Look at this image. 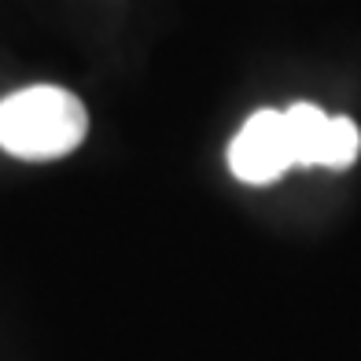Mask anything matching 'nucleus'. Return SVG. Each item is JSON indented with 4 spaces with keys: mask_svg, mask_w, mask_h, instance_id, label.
I'll use <instances>...</instances> for the list:
<instances>
[{
    "mask_svg": "<svg viewBox=\"0 0 361 361\" xmlns=\"http://www.w3.org/2000/svg\"><path fill=\"white\" fill-rule=\"evenodd\" d=\"M361 152V133L354 118L339 114V118H328V133H324V147H321V166L328 170H347L357 162Z\"/></svg>",
    "mask_w": 361,
    "mask_h": 361,
    "instance_id": "obj_4",
    "label": "nucleus"
},
{
    "mask_svg": "<svg viewBox=\"0 0 361 361\" xmlns=\"http://www.w3.org/2000/svg\"><path fill=\"white\" fill-rule=\"evenodd\" d=\"M228 166L243 185H269L291 162L284 111H255L228 147Z\"/></svg>",
    "mask_w": 361,
    "mask_h": 361,
    "instance_id": "obj_2",
    "label": "nucleus"
},
{
    "mask_svg": "<svg viewBox=\"0 0 361 361\" xmlns=\"http://www.w3.org/2000/svg\"><path fill=\"white\" fill-rule=\"evenodd\" d=\"M89 111L71 89L30 85L0 100V147L15 159H63L85 140Z\"/></svg>",
    "mask_w": 361,
    "mask_h": 361,
    "instance_id": "obj_1",
    "label": "nucleus"
},
{
    "mask_svg": "<svg viewBox=\"0 0 361 361\" xmlns=\"http://www.w3.org/2000/svg\"><path fill=\"white\" fill-rule=\"evenodd\" d=\"M328 118L321 107L314 104H291L284 111V129L291 144V162L295 166H321V147L328 133Z\"/></svg>",
    "mask_w": 361,
    "mask_h": 361,
    "instance_id": "obj_3",
    "label": "nucleus"
}]
</instances>
